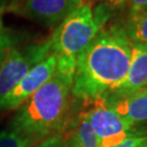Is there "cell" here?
Wrapping results in <instances>:
<instances>
[{
	"label": "cell",
	"instance_id": "7",
	"mask_svg": "<svg viewBox=\"0 0 147 147\" xmlns=\"http://www.w3.org/2000/svg\"><path fill=\"white\" fill-rule=\"evenodd\" d=\"M82 0H23L10 9L20 16L53 26L63 21Z\"/></svg>",
	"mask_w": 147,
	"mask_h": 147
},
{
	"label": "cell",
	"instance_id": "12",
	"mask_svg": "<svg viewBox=\"0 0 147 147\" xmlns=\"http://www.w3.org/2000/svg\"><path fill=\"white\" fill-rule=\"evenodd\" d=\"M30 140L14 130L0 132V147H31Z\"/></svg>",
	"mask_w": 147,
	"mask_h": 147
},
{
	"label": "cell",
	"instance_id": "20",
	"mask_svg": "<svg viewBox=\"0 0 147 147\" xmlns=\"http://www.w3.org/2000/svg\"><path fill=\"white\" fill-rule=\"evenodd\" d=\"M63 147H67V146H64V144H63Z\"/></svg>",
	"mask_w": 147,
	"mask_h": 147
},
{
	"label": "cell",
	"instance_id": "1",
	"mask_svg": "<svg viewBox=\"0 0 147 147\" xmlns=\"http://www.w3.org/2000/svg\"><path fill=\"white\" fill-rule=\"evenodd\" d=\"M132 46L123 26L100 31L76 61L72 95L79 99L98 100L110 94L126 76Z\"/></svg>",
	"mask_w": 147,
	"mask_h": 147
},
{
	"label": "cell",
	"instance_id": "11",
	"mask_svg": "<svg viewBox=\"0 0 147 147\" xmlns=\"http://www.w3.org/2000/svg\"><path fill=\"white\" fill-rule=\"evenodd\" d=\"M123 28L133 44L147 45V11H130Z\"/></svg>",
	"mask_w": 147,
	"mask_h": 147
},
{
	"label": "cell",
	"instance_id": "17",
	"mask_svg": "<svg viewBox=\"0 0 147 147\" xmlns=\"http://www.w3.org/2000/svg\"><path fill=\"white\" fill-rule=\"evenodd\" d=\"M127 5L130 7V11H147V0H129Z\"/></svg>",
	"mask_w": 147,
	"mask_h": 147
},
{
	"label": "cell",
	"instance_id": "19",
	"mask_svg": "<svg viewBox=\"0 0 147 147\" xmlns=\"http://www.w3.org/2000/svg\"><path fill=\"white\" fill-rule=\"evenodd\" d=\"M5 11L3 8H0V32H2V21H1V16H2V12Z\"/></svg>",
	"mask_w": 147,
	"mask_h": 147
},
{
	"label": "cell",
	"instance_id": "13",
	"mask_svg": "<svg viewBox=\"0 0 147 147\" xmlns=\"http://www.w3.org/2000/svg\"><path fill=\"white\" fill-rule=\"evenodd\" d=\"M112 147H147V134L129 137Z\"/></svg>",
	"mask_w": 147,
	"mask_h": 147
},
{
	"label": "cell",
	"instance_id": "14",
	"mask_svg": "<svg viewBox=\"0 0 147 147\" xmlns=\"http://www.w3.org/2000/svg\"><path fill=\"white\" fill-rule=\"evenodd\" d=\"M95 2H100L107 5L108 8H115V9H120V8H124L127 5L129 0H84L83 3H86L88 5H93Z\"/></svg>",
	"mask_w": 147,
	"mask_h": 147
},
{
	"label": "cell",
	"instance_id": "22",
	"mask_svg": "<svg viewBox=\"0 0 147 147\" xmlns=\"http://www.w3.org/2000/svg\"><path fill=\"white\" fill-rule=\"evenodd\" d=\"M83 1H84V0H82V2H83Z\"/></svg>",
	"mask_w": 147,
	"mask_h": 147
},
{
	"label": "cell",
	"instance_id": "18",
	"mask_svg": "<svg viewBox=\"0 0 147 147\" xmlns=\"http://www.w3.org/2000/svg\"><path fill=\"white\" fill-rule=\"evenodd\" d=\"M23 0H0V8H8L9 10L21 3Z\"/></svg>",
	"mask_w": 147,
	"mask_h": 147
},
{
	"label": "cell",
	"instance_id": "5",
	"mask_svg": "<svg viewBox=\"0 0 147 147\" xmlns=\"http://www.w3.org/2000/svg\"><path fill=\"white\" fill-rule=\"evenodd\" d=\"M97 104L84 112L92 129L99 138L100 147H112L124 140L136 135L146 134L137 129L133 122L119 116L116 111L105 102V100H95Z\"/></svg>",
	"mask_w": 147,
	"mask_h": 147
},
{
	"label": "cell",
	"instance_id": "6",
	"mask_svg": "<svg viewBox=\"0 0 147 147\" xmlns=\"http://www.w3.org/2000/svg\"><path fill=\"white\" fill-rule=\"evenodd\" d=\"M57 57L55 53H50L46 58L37 63L14 88L0 98V109H19L32 95L53 79L57 73Z\"/></svg>",
	"mask_w": 147,
	"mask_h": 147
},
{
	"label": "cell",
	"instance_id": "15",
	"mask_svg": "<svg viewBox=\"0 0 147 147\" xmlns=\"http://www.w3.org/2000/svg\"><path fill=\"white\" fill-rule=\"evenodd\" d=\"M13 47V39L8 34L0 32V61L5 57L7 51Z\"/></svg>",
	"mask_w": 147,
	"mask_h": 147
},
{
	"label": "cell",
	"instance_id": "3",
	"mask_svg": "<svg viewBox=\"0 0 147 147\" xmlns=\"http://www.w3.org/2000/svg\"><path fill=\"white\" fill-rule=\"evenodd\" d=\"M108 16L102 8L95 12L90 5L82 2L59 23L49 38L51 53L57 57L59 73L74 79L80 55L98 35Z\"/></svg>",
	"mask_w": 147,
	"mask_h": 147
},
{
	"label": "cell",
	"instance_id": "21",
	"mask_svg": "<svg viewBox=\"0 0 147 147\" xmlns=\"http://www.w3.org/2000/svg\"><path fill=\"white\" fill-rule=\"evenodd\" d=\"M145 46H146V48H147V45H145Z\"/></svg>",
	"mask_w": 147,
	"mask_h": 147
},
{
	"label": "cell",
	"instance_id": "4",
	"mask_svg": "<svg viewBox=\"0 0 147 147\" xmlns=\"http://www.w3.org/2000/svg\"><path fill=\"white\" fill-rule=\"evenodd\" d=\"M50 53L49 39L21 49L10 48L0 61V98L14 88L32 69Z\"/></svg>",
	"mask_w": 147,
	"mask_h": 147
},
{
	"label": "cell",
	"instance_id": "10",
	"mask_svg": "<svg viewBox=\"0 0 147 147\" xmlns=\"http://www.w3.org/2000/svg\"><path fill=\"white\" fill-rule=\"evenodd\" d=\"M63 144L67 147H100L99 138L88 123L85 113L80 116L72 133L63 137Z\"/></svg>",
	"mask_w": 147,
	"mask_h": 147
},
{
	"label": "cell",
	"instance_id": "2",
	"mask_svg": "<svg viewBox=\"0 0 147 147\" xmlns=\"http://www.w3.org/2000/svg\"><path fill=\"white\" fill-rule=\"evenodd\" d=\"M72 85V78L57 71L18 109L11 129L37 144L57 135L69 111Z\"/></svg>",
	"mask_w": 147,
	"mask_h": 147
},
{
	"label": "cell",
	"instance_id": "9",
	"mask_svg": "<svg viewBox=\"0 0 147 147\" xmlns=\"http://www.w3.org/2000/svg\"><path fill=\"white\" fill-rule=\"evenodd\" d=\"M107 105L110 106L119 116L135 124L147 121V87Z\"/></svg>",
	"mask_w": 147,
	"mask_h": 147
},
{
	"label": "cell",
	"instance_id": "8",
	"mask_svg": "<svg viewBox=\"0 0 147 147\" xmlns=\"http://www.w3.org/2000/svg\"><path fill=\"white\" fill-rule=\"evenodd\" d=\"M147 87V48L142 44H133L129 71L120 85L102 100L111 104L116 100L131 96Z\"/></svg>",
	"mask_w": 147,
	"mask_h": 147
},
{
	"label": "cell",
	"instance_id": "16",
	"mask_svg": "<svg viewBox=\"0 0 147 147\" xmlns=\"http://www.w3.org/2000/svg\"><path fill=\"white\" fill-rule=\"evenodd\" d=\"M34 147H63V137L57 134L44 140Z\"/></svg>",
	"mask_w": 147,
	"mask_h": 147
}]
</instances>
